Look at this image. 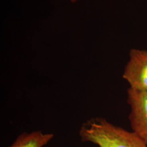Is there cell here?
Instances as JSON below:
<instances>
[{"mask_svg":"<svg viewBox=\"0 0 147 147\" xmlns=\"http://www.w3.org/2000/svg\"><path fill=\"white\" fill-rule=\"evenodd\" d=\"M54 137L53 134H44L41 131L23 132L17 137L9 147H43Z\"/></svg>","mask_w":147,"mask_h":147,"instance_id":"cell-4","label":"cell"},{"mask_svg":"<svg viewBox=\"0 0 147 147\" xmlns=\"http://www.w3.org/2000/svg\"><path fill=\"white\" fill-rule=\"evenodd\" d=\"M79 136L82 142L99 147H147L134 132L128 131L101 118H93L84 123Z\"/></svg>","mask_w":147,"mask_h":147,"instance_id":"cell-1","label":"cell"},{"mask_svg":"<svg viewBox=\"0 0 147 147\" xmlns=\"http://www.w3.org/2000/svg\"><path fill=\"white\" fill-rule=\"evenodd\" d=\"M123 78L130 88L139 91H147V51L132 49L129 53Z\"/></svg>","mask_w":147,"mask_h":147,"instance_id":"cell-2","label":"cell"},{"mask_svg":"<svg viewBox=\"0 0 147 147\" xmlns=\"http://www.w3.org/2000/svg\"><path fill=\"white\" fill-rule=\"evenodd\" d=\"M127 102L131 107L129 120L132 131L147 145V91L129 88Z\"/></svg>","mask_w":147,"mask_h":147,"instance_id":"cell-3","label":"cell"},{"mask_svg":"<svg viewBox=\"0 0 147 147\" xmlns=\"http://www.w3.org/2000/svg\"><path fill=\"white\" fill-rule=\"evenodd\" d=\"M71 2H73V3H75V2H77V1H78L79 0H70Z\"/></svg>","mask_w":147,"mask_h":147,"instance_id":"cell-5","label":"cell"}]
</instances>
